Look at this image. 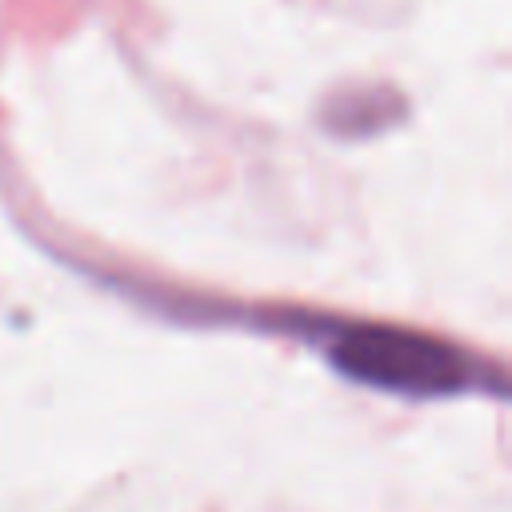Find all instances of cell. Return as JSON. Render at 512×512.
Instances as JSON below:
<instances>
[{"label": "cell", "mask_w": 512, "mask_h": 512, "mask_svg": "<svg viewBox=\"0 0 512 512\" xmlns=\"http://www.w3.org/2000/svg\"><path fill=\"white\" fill-rule=\"evenodd\" d=\"M332 360L376 388L396 392H452L468 380V364L424 336L392 332V328H352L332 344Z\"/></svg>", "instance_id": "cell-1"}]
</instances>
